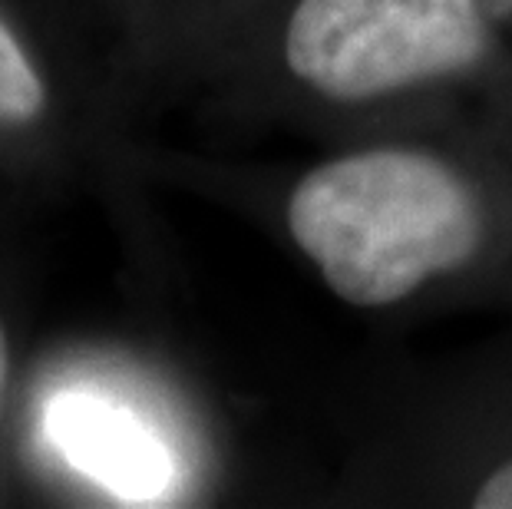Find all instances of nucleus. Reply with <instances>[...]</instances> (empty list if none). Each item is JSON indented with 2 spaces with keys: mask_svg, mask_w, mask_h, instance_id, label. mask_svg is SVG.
<instances>
[{
  "mask_svg": "<svg viewBox=\"0 0 512 509\" xmlns=\"http://www.w3.org/2000/svg\"><path fill=\"white\" fill-rule=\"evenodd\" d=\"M473 506L486 509H512V457L486 476L473 490Z\"/></svg>",
  "mask_w": 512,
  "mask_h": 509,
  "instance_id": "obj_5",
  "label": "nucleus"
},
{
  "mask_svg": "<svg viewBox=\"0 0 512 509\" xmlns=\"http://www.w3.org/2000/svg\"><path fill=\"white\" fill-rule=\"evenodd\" d=\"M4 384H7V341L0 331V400H4Z\"/></svg>",
  "mask_w": 512,
  "mask_h": 509,
  "instance_id": "obj_6",
  "label": "nucleus"
},
{
  "mask_svg": "<svg viewBox=\"0 0 512 509\" xmlns=\"http://www.w3.org/2000/svg\"><path fill=\"white\" fill-rule=\"evenodd\" d=\"M47 430L73 467L119 496L149 500L169 486V453L139 417L90 394H63L50 404Z\"/></svg>",
  "mask_w": 512,
  "mask_h": 509,
  "instance_id": "obj_3",
  "label": "nucleus"
},
{
  "mask_svg": "<svg viewBox=\"0 0 512 509\" xmlns=\"http://www.w3.org/2000/svg\"><path fill=\"white\" fill-rule=\"evenodd\" d=\"M489 50V0H298L285 24L288 73L334 103L463 77Z\"/></svg>",
  "mask_w": 512,
  "mask_h": 509,
  "instance_id": "obj_2",
  "label": "nucleus"
},
{
  "mask_svg": "<svg viewBox=\"0 0 512 509\" xmlns=\"http://www.w3.org/2000/svg\"><path fill=\"white\" fill-rule=\"evenodd\" d=\"M291 242L344 305L397 308L470 265L486 209L453 162L413 146H370L318 162L294 182Z\"/></svg>",
  "mask_w": 512,
  "mask_h": 509,
  "instance_id": "obj_1",
  "label": "nucleus"
},
{
  "mask_svg": "<svg viewBox=\"0 0 512 509\" xmlns=\"http://www.w3.org/2000/svg\"><path fill=\"white\" fill-rule=\"evenodd\" d=\"M43 110V83L37 70L30 67L20 43L14 34L0 24V119H14V123H27V119L40 116Z\"/></svg>",
  "mask_w": 512,
  "mask_h": 509,
  "instance_id": "obj_4",
  "label": "nucleus"
}]
</instances>
